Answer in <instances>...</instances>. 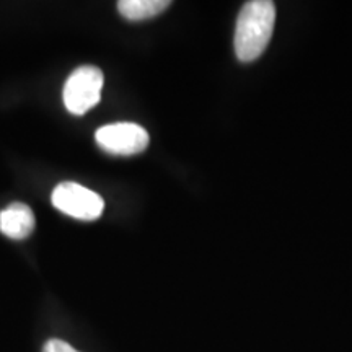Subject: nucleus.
Returning a JSON list of instances; mask_svg holds the SVG:
<instances>
[{"mask_svg":"<svg viewBox=\"0 0 352 352\" xmlns=\"http://www.w3.org/2000/svg\"><path fill=\"white\" fill-rule=\"evenodd\" d=\"M170 6L168 0H120L118 12L129 21H142L160 15Z\"/></svg>","mask_w":352,"mask_h":352,"instance_id":"nucleus-6","label":"nucleus"},{"mask_svg":"<svg viewBox=\"0 0 352 352\" xmlns=\"http://www.w3.org/2000/svg\"><path fill=\"white\" fill-rule=\"evenodd\" d=\"M103 83V72L95 65H82L76 69L64 83V107L76 116L88 113L100 103Z\"/></svg>","mask_w":352,"mask_h":352,"instance_id":"nucleus-2","label":"nucleus"},{"mask_svg":"<svg viewBox=\"0 0 352 352\" xmlns=\"http://www.w3.org/2000/svg\"><path fill=\"white\" fill-rule=\"evenodd\" d=\"M43 352H78L77 349H74L69 342H65L63 340H50L44 344Z\"/></svg>","mask_w":352,"mask_h":352,"instance_id":"nucleus-7","label":"nucleus"},{"mask_svg":"<svg viewBox=\"0 0 352 352\" xmlns=\"http://www.w3.org/2000/svg\"><path fill=\"white\" fill-rule=\"evenodd\" d=\"M36 226L33 210L23 202H12L0 212V232L12 240H25Z\"/></svg>","mask_w":352,"mask_h":352,"instance_id":"nucleus-5","label":"nucleus"},{"mask_svg":"<svg viewBox=\"0 0 352 352\" xmlns=\"http://www.w3.org/2000/svg\"><path fill=\"white\" fill-rule=\"evenodd\" d=\"M95 140L103 152L131 157L142 153L148 147L151 138L148 132L135 122H114L100 127L95 134Z\"/></svg>","mask_w":352,"mask_h":352,"instance_id":"nucleus-4","label":"nucleus"},{"mask_svg":"<svg viewBox=\"0 0 352 352\" xmlns=\"http://www.w3.org/2000/svg\"><path fill=\"white\" fill-rule=\"evenodd\" d=\"M51 202L63 214L85 222L96 220L104 210L103 197L74 182L57 184L51 195Z\"/></svg>","mask_w":352,"mask_h":352,"instance_id":"nucleus-3","label":"nucleus"},{"mask_svg":"<svg viewBox=\"0 0 352 352\" xmlns=\"http://www.w3.org/2000/svg\"><path fill=\"white\" fill-rule=\"evenodd\" d=\"M276 25V6L270 0H253L241 8L233 36L235 54L241 63H253L266 51Z\"/></svg>","mask_w":352,"mask_h":352,"instance_id":"nucleus-1","label":"nucleus"}]
</instances>
